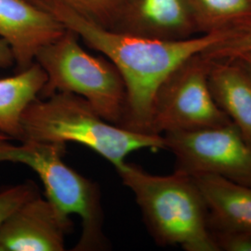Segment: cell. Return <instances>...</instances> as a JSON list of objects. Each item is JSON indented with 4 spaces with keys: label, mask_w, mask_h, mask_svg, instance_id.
<instances>
[{
    "label": "cell",
    "mask_w": 251,
    "mask_h": 251,
    "mask_svg": "<svg viewBox=\"0 0 251 251\" xmlns=\"http://www.w3.org/2000/svg\"><path fill=\"white\" fill-rule=\"evenodd\" d=\"M73 223L40 195L28 200L0 226V251H63Z\"/></svg>",
    "instance_id": "obj_8"
},
{
    "label": "cell",
    "mask_w": 251,
    "mask_h": 251,
    "mask_svg": "<svg viewBox=\"0 0 251 251\" xmlns=\"http://www.w3.org/2000/svg\"><path fill=\"white\" fill-rule=\"evenodd\" d=\"M251 50V22L233 29L223 42L212 47L203 56L210 61L232 60L240 54Z\"/></svg>",
    "instance_id": "obj_16"
},
{
    "label": "cell",
    "mask_w": 251,
    "mask_h": 251,
    "mask_svg": "<svg viewBox=\"0 0 251 251\" xmlns=\"http://www.w3.org/2000/svg\"><path fill=\"white\" fill-rule=\"evenodd\" d=\"M209 60L197 54L181 63L156 93L152 134L226 125L231 120L217 105L208 84Z\"/></svg>",
    "instance_id": "obj_6"
},
{
    "label": "cell",
    "mask_w": 251,
    "mask_h": 251,
    "mask_svg": "<svg viewBox=\"0 0 251 251\" xmlns=\"http://www.w3.org/2000/svg\"><path fill=\"white\" fill-rule=\"evenodd\" d=\"M35 62L47 75L40 98L56 92L78 95L88 100L100 117L119 126L126 100L120 73L108 59L88 53L71 30L66 29L59 38L43 47Z\"/></svg>",
    "instance_id": "obj_5"
},
{
    "label": "cell",
    "mask_w": 251,
    "mask_h": 251,
    "mask_svg": "<svg viewBox=\"0 0 251 251\" xmlns=\"http://www.w3.org/2000/svg\"><path fill=\"white\" fill-rule=\"evenodd\" d=\"M117 171L133 193L146 228L159 246L218 251L208 230L205 201L191 176L176 171L153 175L126 162Z\"/></svg>",
    "instance_id": "obj_3"
},
{
    "label": "cell",
    "mask_w": 251,
    "mask_h": 251,
    "mask_svg": "<svg viewBox=\"0 0 251 251\" xmlns=\"http://www.w3.org/2000/svg\"><path fill=\"white\" fill-rule=\"evenodd\" d=\"M198 31L234 29L251 22V0H189Z\"/></svg>",
    "instance_id": "obj_14"
},
{
    "label": "cell",
    "mask_w": 251,
    "mask_h": 251,
    "mask_svg": "<svg viewBox=\"0 0 251 251\" xmlns=\"http://www.w3.org/2000/svg\"><path fill=\"white\" fill-rule=\"evenodd\" d=\"M192 178L206 204L208 229L251 233V186L216 175Z\"/></svg>",
    "instance_id": "obj_11"
},
{
    "label": "cell",
    "mask_w": 251,
    "mask_h": 251,
    "mask_svg": "<svg viewBox=\"0 0 251 251\" xmlns=\"http://www.w3.org/2000/svg\"><path fill=\"white\" fill-rule=\"evenodd\" d=\"M47 9L66 29L117 67L126 89L119 126L152 134V115L156 93L171 73L189 58L223 42L233 29L205 33L184 39L165 40L133 36L100 25L72 9L50 0H31Z\"/></svg>",
    "instance_id": "obj_1"
},
{
    "label": "cell",
    "mask_w": 251,
    "mask_h": 251,
    "mask_svg": "<svg viewBox=\"0 0 251 251\" xmlns=\"http://www.w3.org/2000/svg\"><path fill=\"white\" fill-rule=\"evenodd\" d=\"M21 142L84 145L120 168L142 149H165L163 135L146 134L108 122L81 96L56 92L36 98L22 117ZM20 142V143H21Z\"/></svg>",
    "instance_id": "obj_2"
},
{
    "label": "cell",
    "mask_w": 251,
    "mask_h": 251,
    "mask_svg": "<svg viewBox=\"0 0 251 251\" xmlns=\"http://www.w3.org/2000/svg\"><path fill=\"white\" fill-rule=\"evenodd\" d=\"M6 140H9V137H7L6 135L3 133H0V141H6Z\"/></svg>",
    "instance_id": "obj_21"
},
{
    "label": "cell",
    "mask_w": 251,
    "mask_h": 251,
    "mask_svg": "<svg viewBox=\"0 0 251 251\" xmlns=\"http://www.w3.org/2000/svg\"><path fill=\"white\" fill-rule=\"evenodd\" d=\"M235 61L236 63H239L243 68L250 74L251 76V50L240 54L239 56L235 57L234 59H232Z\"/></svg>",
    "instance_id": "obj_20"
},
{
    "label": "cell",
    "mask_w": 251,
    "mask_h": 251,
    "mask_svg": "<svg viewBox=\"0 0 251 251\" xmlns=\"http://www.w3.org/2000/svg\"><path fill=\"white\" fill-rule=\"evenodd\" d=\"M112 29L165 40L188 38L198 31L189 0H123Z\"/></svg>",
    "instance_id": "obj_10"
},
{
    "label": "cell",
    "mask_w": 251,
    "mask_h": 251,
    "mask_svg": "<svg viewBox=\"0 0 251 251\" xmlns=\"http://www.w3.org/2000/svg\"><path fill=\"white\" fill-rule=\"evenodd\" d=\"M39 195L38 187L32 180L0 190V226L20 206Z\"/></svg>",
    "instance_id": "obj_17"
},
{
    "label": "cell",
    "mask_w": 251,
    "mask_h": 251,
    "mask_svg": "<svg viewBox=\"0 0 251 251\" xmlns=\"http://www.w3.org/2000/svg\"><path fill=\"white\" fill-rule=\"evenodd\" d=\"M72 9L102 26L112 29L123 0H50Z\"/></svg>",
    "instance_id": "obj_15"
},
{
    "label": "cell",
    "mask_w": 251,
    "mask_h": 251,
    "mask_svg": "<svg viewBox=\"0 0 251 251\" xmlns=\"http://www.w3.org/2000/svg\"><path fill=\"white\" fill-rule=\"evenodd\" d=\"M65 31L58 19L30 0H0V37L12 50L17 72L35 63L38 51Z\"/></svg>",
    "instance_id": "obj_9"
},
{
    "label": "cell",
    "mask_w": 251,
    "mask_h": 251,
    "mask_svg": "<svg viewBox=\"0 0 251 251\" xmlns=\"http://www.w3.org/2000/svg\"><path fill=\"white\" fill-rule=\"evenodd\" d=\"M15 65V58L9 43L0 37V69H8Z\"/></svg>",
    "instance_id": "obj_19"
},
{
    "label": "cell",
    "mask_w": 251,
    "mask_h": 251,
    "mask_svg": "<svg viewBox=\"0 0 251 251\" xmlns=\"http://www.w3.org/2000/svg\"><path fill=\"white\" fill-rule=\"evenodd\" d=\"M8 141H0V162L29 167L42 181L47 199L63 214L80 218L82 233L74 251L108 250L100 189L63 161L66 145L38 142L14 145Z\"/></svg>",
    "instance_id": "obj_4"
},
{
    "label": "cell",
    "mask_w": 251,
    "mask_h": 251,
    "mask_svg": "<svg viewBox=\"0 0 251 251\" xmlns=\"http://www.w3.org/2000/svg\"><path fill=\"white\" fill-rule=\"evenodd\" d=\"M208 84L217 105L251 145L250 74L233 60H209Z\"/></svg>",
    "instance_id": "obj_12"
},
{
    "label": "cell",
    "mask_w": 251,
    "mask_h": 251,
    "mask_svg": "<svg viewBox=\"0 0 251 251\" xmlns=\"http://www.w3.org/2000/svg\"><path fill=\"white\" fill-rule=\"evenodd\" d=\"M175 171L191 177L216 175L251 186V145L231 123L164 133Z\"/></svg>",
    "instance_id": "obj_7"
},
{
    "label": "cell",
    "mask_w": 251,
    "mask_h": 251,
    "mask_svg": "<svg viewBox=\"0 0 251 251\" xmlns=\"http://www.w3.org/2000/svg\"><path fill=\"white\" fill-rule=\"evenodd\" d=\"M46 82L45 71L36 62L15 75L0 78V133L21 142L23 114L40 96Z\"/></svg>",
    "instance_id": "obj_13"
},
{
    "label": "cell",
    "mask_w": 251,
    "mask_h": 251,
    "mask_svg": "<svg viewBox=\"0 0 251 251\" xmlns=\"http://www.w3.org/2000/svg\"><path fill=\"white\" fill-rule=\"evenodd\" d=\"M218 251H251V233L230 229H208Z\"/></svg>",
    "instance_id": "obj_18"
}]
</instances>
